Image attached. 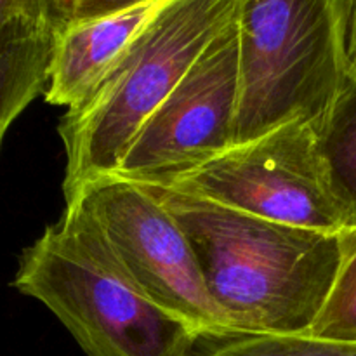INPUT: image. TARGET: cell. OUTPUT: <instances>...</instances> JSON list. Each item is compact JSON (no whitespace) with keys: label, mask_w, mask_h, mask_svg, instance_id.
<instances>
[{"label":"cell","mask_w":356,"mask_h":356,"mask_svg":"<svg viewBox=\"0 0 356 356\" xmlns=\"http://www.w3.org/2000/svg\"><path fill=\"white\" fill-rule=\"evenodd\" d=\"M148 188L186 232L209 292L240 336L312 330L339 271L341 233L298 228L170 188Z\"/></svg>","instance_id":"obj_1"},{"label":"cell","mask_w":356,"mask_h":356,"mask_svg":"<svg viewBox=\"0 0 356 356\" xmlns=\"http://www.w3.org/2000/svg\"><path fill=\"white\" fill-rule=\"evenodd\" d=\"M23 250L13 287L40 301L87 356H193L198 337L120 263L83 195Z\"/></svg>","instance_id":"obj_2"},{"label":"cell","mask_w":356,"mask_h":356,"mask_svg":"<svg viewBox=\"0 0 356 356\" xmlns=\"http://www.w3.org/2000/svg\"><path fill=\"white\" fill-rule=\"evenodd\" d=\"M238 0H169L111 65L96 89L59 118L66 155L63 193L72 200L117 172L139 129L219 33Z\"/></svg>","instance_id":"obj_3"},{"label":"cell","mask_w":356,"mask_h":356,"mask_svg":"<svg viewBox=\"0 0 356 356\" xmlns=\"http://www.w3.org/2000/svg\"><path fill=\"white\" fill-rule=\"evenodd\" d=\"M351 0H238L235 145L287 122L318 125L351 73Z\"/></svg>","instance_id":"obj_4"},{"label":"cell","mask_w":356,"mask_h":356,"mask_svg":"<svg viewBox=\"0 0 356 356\" xmlns=\"http://www.w3.org/2000/svg\"><path fill=\"white\" fill-rule=\"evenodd\" d=\"M160 188L275 222L341 233L344 222L330 193L316 127L294 120L236 143Z\"/></svg>","instance_id":"obj_5"},{"label":"cell","mask_w":356,"mask_h":356,"mask_svg":"<svg viewBox=\"0 0 356 356\" xmlns=\"http://www.w3.org/2000/svg\"><path fill=\"white\" fill-rule=\"evenodd\" d=\"M79 195L89 202L132 280L159 308L200 341L240 336L209 292L186 232L148 186L111 174L89 183Z\"/></svg>","instance_id":"obj_6"},{"label":"cell","mask_w":356,"mask_h":356,"mask_svg":"<svg viewBox=\"0 0 356 356\" xmlns=\"http://www.w3.org/2000/svg\"><path fill=\"white\" fill-rule=\"evenodd\" d=\"M238 87L233 21L139 129L115 176L165 186L235 145Z\"/></svg>","instance_id":"obj_7"},{"label":"cell","mask_w":356,"mask_h":356,"mask_svg":"<svg viewBox=\"0 0 356 356\" xmlns=\"http://www.w3.org/2000/svg\"><path fill=\"white\" fill-rule=\"evenodd\" d=\"M167 2L153 0L124 13L56 30L45 101L66 110L79 106Z\"/></svg>","instance_id":"obj_8"},{"label":"cell","mask_w":356,"mask_h":356,"mask_svg":"<svg viewBox=\"0 0 356 356\" xmlns=\"http://www.w3.org/2000/svg\"><path fill=\"white\" fill-rule=\"evenodd\" d=\"M54 44L49 17H17L0 30V149L14 120L47 90Z\"/></svg>","instance_id":"obj_9"},{"label":"cell","mask_w":356,"mask_h":356,"mask_svg":"<svg viewBox=\"0 0 356 356\" xmlns=\"http://www.w3.org/2000/svg\"><path fill=\"white\" fill-rule=\"evenodd\" d=\"M318 152L344 229L356 228V73L351 72L318 125Z\"/></svg>","instance_id":"obj_10"},{"label":"cell","mask_w":356,"mask_h":356,"mask_svg":"<svg viewBox=\"0 0 356 356\" xmlns=\"http://www.w3.org/2000/svg\"><path fill=\"white\" fill-rule=\"evenodd\" d=\"M308 334L356 343V228L341 232V264L322 313Z\"/></svg>","instance_id":"obj_11"},{"label":"cell","mask_w":356,"mask_h":356,"mask_svg":"<svg viewBox=\"0 0 356 356\" xmlns=\"http://www.w3.org/2000/svg\"><path fill=\"white\" fill-rule=\"evenodd\" d=\"M153 0H49V16L56 30L134 9Z\"/></svg>","instance_id":"obj_12"},{"label":"cell","mask_w":356,"mask_h":356,"mask_svg":"<svg viewBox=\"0 0 356 356\" xmlns=\"http://www.w3.org/2000/svg\"><path fill=\"white\" fill-rule=\"evenodd\" d=\"M17 17H49V0H0V30Z\"/></svg>","instance_id":"obj_13"},{"label":"cell","mask_w":356,"mask_h":356,"mask_svg":"<svg viewBox=\"0 0 356 356\" xmlns=\"http://www.w3.org/2000/svg\"><path fill=\"white\" fill-rule=\"evenodd\" d=\"M348 49H350L351 72L356 73V0L350 6V33H348Z\"/></svg>","instance_id":"obj_14"}]
</instances>
